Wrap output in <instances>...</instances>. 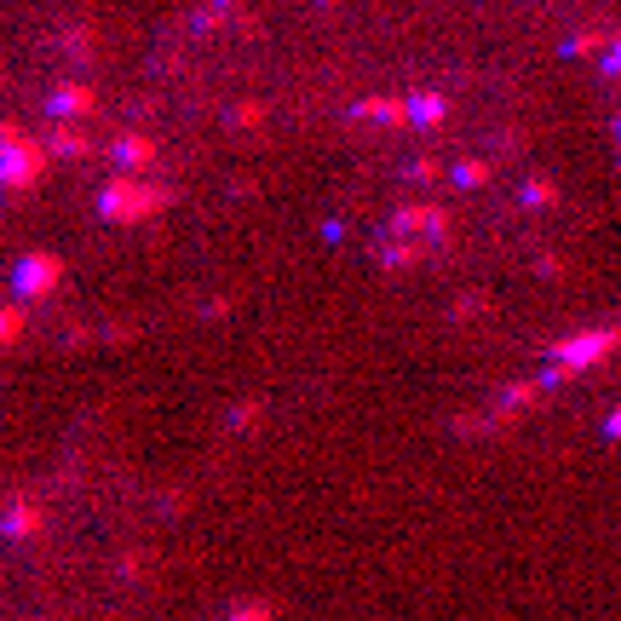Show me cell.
I'll return each mask as SVG.
<instances>
[{
    "label": "cell",
    "instance_id": "obj_1",
    "mask_svg": "<svg viewBox=\"0 0 621 621\" xmlns=\"http://www.w3.org/2000/svg\"><path fill=\"white\" fill-rule=\"evenodd\" d=\"M173 207V184L161 179H144V173H121L115 167L104 190H98V213L110 219V225H144V219H156Z\"/></svg>",
    "mask_w": 621,
    "mask_h": 621
},
{
    "label": "cell",
    "instance_id": "obj_2",
    "mask_svg": "<svg viewBox=\"0 0 621 621\" xmlns=\"http://www.w3.org/2000/svg\"><path fill=\"white\" fill-rule=\"evenodd\" d=\"M46 167H52V144L35 133H23L18 121H6L0 127V179L12 196H29V190H41Z\"/></svg>",
    "mask_w": 621,
    "mask_h": 621
},
{
    "label": "cell",
    "instance_id": "obj_3",
    "mask_svg": "<svg viewBox=\"0 0 621 621\" xmlns=\"http://www.w3.org/2000/svg\"><path fill=\"white\" fill-rule=\"evenodd\" d=\"M621 351V322H604V328H575V334H564V340L547 345V363L570 368V374H587V368L610 363Z\"/></svg>",
    "mask_w": 621,
    "mask_h": 621
},
{
    "label": "cell",
    "instance_id": "obj_4",
    "mask_svg": "<svg viewBox=\"0 0 621 621\" xmlns=\"http://www.w3.org/2000/svg\"><path fill=\"white\" fill-rule=\"evenodd\" d=\"M64 276H69V265L52 248H29V253H18V265H12V288H18L23 305H41V299H52L64 288Z\"/></svg>",
    "mask_w": 621,
    "mask_h": 621
},
{
    "label": "cell",
    "instance_id": "obj_5",
    "mask_svg": "<svg viewBox=\"0 0 621 621\" xmlns=\"http://www.w3.org/2000/svg\"><path fill=\"white\" fill-rule=\"evenodd\" d=\"M449 225H455V213L437 207V202H403V207H391V219H386V230H397V236H420V242H443Z\"/></svg>",
    "mask_w": 621,
    "mask_h": 621
},
{
    "label": "cell",
    "instance_id": "obj_6",
    "mask_svg": "<svg viewBox=\"0 0 621 621\" xmlns=\"http://www.w3.org/2000/svg\"><path fill=\"white\" fill-rule=\"evenodd\" d=\"M345 121L351 127H414V115H409V98H391V92H368V98H357L351 110H345Z\"/></svg>",
    "mask_w": 621,
    "mask_h": 621
},
{
    "label": "cell",
    "instance_id": "obj_7",
    "mask_svg": "<svg viewBox=\"0 0 621 621\" xmlns=\"http://www.w3.org/2000/svg\"><path fill=\"white\" fill-rule=\"evenodd\" d=\"M104 156H110V167H121V173H150L161 161V144L150 133H115L110 144H104Z\"/></svg>",
    "mask_w": 621,
    "mask_h": 621
},
{
    "label": "cell",
    "instance_id": "obj_8",
    "mask_svg": "<svg viewBox=\"0 0 621 621\" xmlns=\"http://www.w3.org/2000/svg\"><path fill=\"white\" fill-rule=\"evenodd\" d=\"M92 110H98V92L87 81H58V87L46 92V115L52 121H87Z\"/></svg>",
    "mask_w": 621,
    "mask_h": 621
},
{
    "label": "cell",
    "instance_id": "obj_9",
    "mask_svg": "<svg viewBox=\"0 0 621 621\" xmlns=\"http://www.w3.org/2000/svg\"><path fill=\"white\" fill-rule=\"evenodd\" d=\"M432 248H437V242H420V236H397V230H386V236H380V248H374V259H380L386 271H414Z\"/></svg>",
    "mask_w": 621,
    "mask_h": 621
},
{
    "label": "cell",
    "instance_id": "obj_10",
    "mask_svg": "<svg viewBox=\"0 0 621 621\" xmlns=\"http://www.w3.org/2000/svg\"><path fill=\"white\" fill-rule=\"evenodd\" d=\"M46 144H52V156H69V161H87L92 150H98L81 121H52V127H46Z\"/></svg>",
    "mask_w": 621,
    "mask_h": 621
},
{
    "label": "cell",
    "instance_id": "obj_11",
    "mask_svg": "<svg viewBox=\"0 0 621 621\" xmlns=\"http://www.w3.org/2000/svg\"><path fill=\"white\" fill-rule=\"evenodd\" d=\"M409 115H414V127L437 133V127L449 121V98H443L437 87H420V92H409Z\"/></svg>",
    "mask_w": 621,
    "mask_h": 621
},
{
    "label": "cell",
    "instance_id": "obj_12",
    "mask_svg": "<svg viewBox=\"0 0 621 621\" xmlns=\"http://www.w3.org/2000/svg\"><path fill=\"white\" fill-rule=\"evenodd\" d=\"M46 529V512L35 501H12L6 506V541H35Z\"/></svg>",
    "mask_w": 621,
    "mask_h": 621
},
{
    "label": "cell",
    "instance_id": "obj_13",
    "mask_svg": "<svg viewBox=\"0 0 621 621\" xmlns=\"http://www.w3.org/2000/svg\"><path fill=\"white\" fill-rule=\"evenodd\" d=\"M616 29H598V23H581L570 41H564V58H593V52H610Z\"/></svg>",
    "mask_w": 621,
    "mask_h": 621
},
{
    "label": "cell",
    "instance_id": "obj_14",
    "mask_svg": "<svg viewBox=\"0 0 621 621\" xmlns=\"http://www.w3.org/2000/svg\"><path fill=\"white\" fill-rule=\"evenodd\" d=\"M541 380H512V386H501V414H518V409H535L541 403Z\"/></svg>",
    "mask_w": 621,
    "mask_h": 621
},
{
    "label": "cell",
    "instance_id": "obj_15",
    "mask_svg": "<svg viewBox=\"0 0 621 621\" xmlns=\"http://www.w3.org/2000/svg\"><path fill=\"white\" fill-rule=\"evenodd\" d=\"M449 179H455L460 190H483V184L495 179V167H489L483 156H466V161H455V167H449Z\"/></svg>",
    "mask_w": 621,
    "mask_h": 621
},
{
    "label": "cell",
    "instance_id": "obj_16",
    "mask_svg": "<svg viewBox=\"0 0 621 621\" xmlns=\"http://www.w3.org/2000/svg\"><path fill=\"white\" fill-rule=\"evenodd\" d=\"M403 179L409 184H437V179H449V167H437V156H414L409 167H403Z\"/></svg>",
    "mask_w": 621,
    "mask_h": 621
},
{
    "label": "cell",
    "instance_id": "obj_17",
    "mask_svg": "<svg viewBox=\"0 0 621 621\" xmlns=\"http://www.w3.org/2000/svg\"><path fill=\"white\" fill-rule=\"evenodd\" d=\"M558 202V184L552 179H524V207H552Z\"/></svg>",
    "mask_w": 621,
    "mask_h": 621
},
{
    "label": "cell",
    "instance_id": "obj_18",
    "mask_svg": "<svg viewBox=\"0 0 621 621\" xmlns=\"http://www.w3.org/2000/svg\"><path fill=\"white\" fill-rule=\"evenodd\" d=\"M265 121V104L259 98H242V104H230V127H259Z\"/></svg>",
    "mask_w": 621,
    "mask_h": 621
},
{
    "label": "cell",
    "instance_id": "obj_19",
    "mask_svg": "<svg viewBox=\"0 0 621 621\" xmlns=\"http://www.w3.org/2000/svg\"><path fill=\"white\" fill-rule=\"evenodd\" d=\"M259 420H265V403H259V397L236 403V414H230V426H236V432H248V426H259Z\"/></svg>",
    "mask_w": 621,
    "mask_h": 621
},
{
    "label": "cell",
    "instance_id": "obj_20",
    "mask_svg": "<svg viewBox=\"0 0 621 621\" xmlns=\"http://www.w3.org/2000/svg\"><path fill=\"white\" fill-rule=\"evenodd\" d=\"M23 322H29V317H23V305H6V311H0V340H6V345H18Z\"/></svg>",
    "mask_w": 621,
    "mask_h": 621
},
{
    "label": "cell",
    "instance_id": "obj_21",
    "mask_svg": "<svg viewBox=\"0 0 621 621\" xmlns=\"http://www.w3.org/2000/svg\"><path fill=\"white\" fill-rule=\"evenodd\" d=\"M225 621H276V616H271V604H265V598H253V604H236Z\"/></svg>",
    "mask_w": 621,
    "mask_h": 621
},
{
    "label": "cell",
    "instance_id": "obj_22",
    "mask_svg": "<svg viewBox=\"0 0 621 621\" xmlns=\"http://www.w3.org/2000/svg\"><path fill=\"white\" fill-rule=\"evenodd\" d=\"M598 75L604 81H621V29H616V41H610V52L598 58Z\"/></svg>",
    "mask_w": 621,
    "mask_h": 621
},
{
    "label": "cell",
    "instance_id": "obj_23",
    "mask_svg": "<svg viewBox=\"0 0 621 621\" xmlns=\"http://www.w3.org/2000/svg\"><path fill=\"white\" fill-rule=\"evenodd\" d=\"M604 437H616V443H621V409H610V420H604Z\"/></svg>",
    "mask_w": 621,
    "mask_h": 621
},
{
    "label": "cell",
    "instance_id": "obj_24",
    "mask_svg": "<svg viewBox=\"0 0 621 621\" xmlns=\"http://www.w3.org/2000/svg\"><path fill=\"white\" fill-rule=\"evenodd\" d=\"M317 6H322V12H334V6H340V0H317Z\"/></svg>",
    "mask_w": 621,
    "mask_h": 621
},
{
    "label": "cell",
    "instance_id": "obj_25",
    "mask_svg": "<svg viewBox=\"0 0 621 621\" xmlns=\"http://www.w3.org/2000/svg\"><path fill=\"white\" fill-rule=\"evenodd\" d=\"M213 6H219V12H230V6H236V0H213Z\"/></svg>",
    "mask_w": 621,
    "mask_h": 621
},
{
    "label": "cell",
    "instance_id": "obj_26",
    "mask_svg": "<svg viewBox=\"0 0 621 621\" xmlns=\"http://www.w3.org/2000/svg\"><path fill=\"white\" fill-rule=\"evenodd\" d=\"M610 127H616V138H621V115H616V121H610Z\"/></svg>",
    "mask_w": 621,
    "mask_h": 621
}]
</instances>
